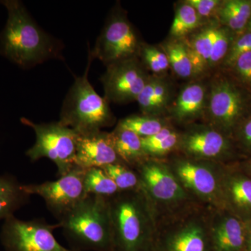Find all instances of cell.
<instances>
[{"instance_id": "19", "label": "cell", "mask_w": 251, "mask_h": 251, "mask_svg": "<svg viewBox=\"0 0 251 251\" xmlns=\"http://www.w3.org/2000/svg\"><path fill=\"white\" fill-rule=\"evenodd\" d=\"M110 135L117 154L126 166L135 170L150 158L144 151L139 135L118 126Z\"/></svg>"}, {"instance_id": "8", "label": "cell", "mask_w": 251, "mask_h": 251, "mask_svg": "<svg viewBox=\"0 0 251 251\" xmlns=\"http://www.w3.org/2000/svg\"><path fill=\"white\" fill-rule=\"evenodd\" d=\"M182 187L198 203L225 209L221 194L222 164L189 158L179 153L164 158Z\"/></svg>"}, {"instance_id": "7", "label": "cell", "mask_w": 251, "mask_h": 251, "mask_svg": "<svg viewBox=\"0 0 251 251\" xmlns=\"http://www.w3.org/2000/svg\"><path fill=\"white\" fill-rule=\"evenodd\" d=\"M209 92L208 125L232 139L239 126L251 115V92L228 72L214 79Z\"/></svg>"}, {"instance_id": "10", "label": "cell", "mask_w": 251, "mask_h": 251, "mask_svg": "<svg viewBox=\"0 0 251 251\" xmlns=\"http://www.w3.org/2000/svg\"><path fill=\"white\" fill-rule=\"evenodd\" d=\"M142 43L120 6L109 15L94 49H90L94 59L105 66L139 56Z\"/></svg>"}, {"instance_id": "35", "label": "cell", "mask_w": 251, "mask_h": 251, "mask_svg": "<svg viewBox=\"0 0 251 251\" xmlns=\"http://www.w3.org/2000/svg\"><path fill=\"white\" fill-rule=\"evenodd\" d=\"M186 4L192 6L202 19L217 14L222 1L219 0H187Z\"/></svg>"}, {"instance_id": "20", "label": "cell", "mask_w": 251, "mask_h": 251, "mask_svg": "<svg viewBox=\"0 0 251 251\" xmlns=\"http://www.w3.org/2000/svg\"><path fill=\"white\" fill-rule=\"evenodd\" d=\"M29 198L16 177L0 175V221L14 216L16 211L29 202Z\"/></svg>"}, {"instance_id": "27", "label": "cell", "mask_w": 251, "mask_h": 251, "mask_svg": "<svg viewBox=\"0 0 251 251\" xmlns=\"http://www.w3.org/2000/svg\"><path fill=\"white\" fill-rule=\"evenodd\" d=\"M102 168L113 181L120 192L140 189V178L138 173L125 163H113Z\"/></svg>"}, {"instance_id": "12", "label": "cell", "mask_w": 251, "mask_h": 251, "mask_svg": "<svg viewBox=\"0 0 251 251\" xmlns=\"http://www.w3.org/2000/svg\"><path fill=\"white\" fill-rule=\"evenodd\" d=\"M57 227L59 224L44 219L23 221L11 216L4 221L0 241L6 251H75L57 242L53 234Z\"/></svg>"}, {"instance_id": "6", "label": "cell", "mask_w": 251, "mask_h": 251, "mask_svg": "<svg viewBox=\"0 0 251 251\" xmlns=\"http://www.w3.org/2000/svg\"><path fill=\"white\" fill-rule=\"evenodd\" d=\"M135 171L139 176L140 191L146 198L155 219L200 204L185 191L164 158L150 157Z\"/></svg>"}, {"instance_id": "3", "label": "cell", "mask_w": 251, "mask_h": 251, "mask_svg": "<svg viewBox=\"0 0 251 251\" xmlns=\"http://www.w3.org/2000/svg\"><path fill=\"white\" fill-rule=\"evenodd\" d=\"M58 224L73 250L112 251L108 198L87 195Z\"/></svg>"}, {"instance_id": "16", "label": "cell", "mask_w": 251, "mask_h": 251, "mask_svg": "<svg viewBox=\"0 0 251 251\" xmlns=\"http://www.w3.org/2000/svg\"><path fill=\"white\" fill-rule=\"evenodd\" d=\"M77 133L75 166L87 170L123 163L114 148L110 133L96 130Z\"/></svg>"}, {"instance_id": "39", "label": "cell", "mask_w": 251, "mask_h": 251, "mask_svg": "<svg viewBox=\"0 0 251 251\" xmlns=\"http://www.w3.org/2000/svg\"><path fill=\"white\" fill-rule=\"evenodd\" d=\"M246 30L251 31V17L250 20H249V23H248L247 29H246Z\"/></svg>"}, {"instance_id": "15", "label": "cell", "mask_w": 251, "mask_h": 251, "mask_svg": "<svg viewBox=\"0 0 251 251\" xmlns=\"http://www.w3.org/2000/svg\"><path fill=\"white\" fill-rule=\"evenodd\" d=\"M239 162L223 165L221 194L225 209L247 222L251 220V176Z\"/></svg>"}, {"instance_id": "9", "label": "cell", "mask_w": 251, "mask_h": 251, "mask_svg": "<svg viewBox=\"0 0 251 251\" xmlns=\"http://www.w3.org/2000/svg\"><path fill=\"white\" fill-rule=\"evenodd\" d=\"M21 122L35 133V143L25 153L31 162L49 158L57 166L59 176L75 168L76 131L59 122L36 124L25 117L21 118Z\"/></svg>"}, {"instance_id": "28", "label": "cell", "mask_w": 251, "mask_h": 251, "mask_svg": "<svg viewBox=\"0 0 251 251\" xmlns=\"http://www.w3.org/2000/svg\"><path fill=\"white\" fill-rule=\"evenodd\" d=\"M236 36L237 34L228 28L220 24L217 26L209 59V67H214L221 64L226 58Z\"/></svg>"}, {"instance_id": "31", "label": "cell", "mask_w": 251, "mask_h": 251, "mask_svg": "<svg viewBox=\"0 0 251 251\" xmlns=\"http://www.w3.org/2000/svg\"><path fill=\"white\" fill-rule=\"evenodd\" d=\"M228 72L236 80L251 92V52L238 57Z\"/></svg>"}, {"instance_id": "5", "label": "cell", "mask_w": 251, "mask_h": 251, "mask_svg": "<svg viewBox=\"0 0 251 251\" xmlns=\"http://www.w3.org/2000/svg\"><path fill=\"white\" fill-rule=\"evenodd\" d=\"M88 49L87 67L83 75L75 77L63 101L59 122L77 133L102 130L115 123L108 100L99 96L89 80L94 60Z\"/></svg>"}, {"instance_id": "37", "label": "cell", "mask_w": 251, "mask_h": 251, "mask_svg": "<svg viewBox=\"0 0 251 251\" xmlns=\"http://www.w3.org/2000/svg\"><path fill=\"white\" fill-rule=\"evenodd\" d=\"M245 223V248L244 251H251V220Z\"/></svg>"}, {"instance_id": "25", "label": "cell", "mask_w": 251, "mask_h": 251, "mask_svg": "<svg viewBox=\"0 0 251 251\" xmlns=\"http://www.w3.org/2000/svg\"><path fill=\"white\" fill-rule=\"evenodd\" d=\"M117 126L133 132L140 138H147L156 134L168 125L161 119L143 115L126 117L120 120Z\"/></svg>"}, {"instance_id": "29", "label": "cell", "mask_w": 251, "mask_h": 251, "mask_svg": "<svg viewBox=\"0 0 251 251\" xmlns=\"http://www.w3.org/2000/svg\"><path fill=\"white\" fill-rule=\"evenodd\" d=\"M139 56L144 66L154 74H162L170 67L168 56L164 51L152 46L142 44ZM138 56V57H139Z\"/></svg>"}, {"instance_id": "17", "label": "cell", "mask_w": 251, "mask_h": 251, "mask_svg": "<svg viewBox=\"0 0 251 251\" xmlns=\"http://www.w3.org/2000/svg\"><path fill=\"white\" fill-rule=\"evenodd\" d=\"M209 234L212 251H244L245 223L226 209H211Z\"/></svg>"}, {"instance_id": "33", "label": "cell", "mask_w": 251, "mask_h": 251, "mask_svg": "<svg viewBox=\"0 0 251 251\" xmlns=\"http://www.w3.org/2000/svg\"><path fill=\"white\" fill-rule=\"evenodd\" d=\"M179 133L174 130L166 139L144 150L149 157L156 158H165L171 155V153L176 151L179 145Z\"/></svg>"}, {"instance_id": "36", "label": "cell", "mask_w": 251, "mask_h": 251, "mask_svg": "<svg viewBox=\"0 0 251 251\" xmlns=\"http://www.w3.org/2000/svg\"><path fill=\"white\" fill-rule=\"evenodd\" d=\"M174 130V128H172L170 126H168L165 127L164 128L160 130L156 134L151 135V136L147 137V138H141L143 150L151 148V147L154 146L157 144L161 143L163 140L166 139L167 137L169 136Z\"/></svg>"}, {"instance_id": "18", "label": "cell", "mask_w": 251, "mask_h": 251, "mask_svg": "<svg viewBox=\"0 0 251 251\" xmlns=\"http://www.w3.org/2000/svg\"><path fill=\"white\" fill-rule=\"evenodd\" d=\"M206 103L205 87L201 83L186 85L175 100L172 116L179 123L189 124L203 115Z\"/></svg>"}, {"instance_id": "24", "label": "cell", "mask_w": 251, "mask_h": 251, "mask_svg": "<svg viewBox=\"0 0 251 251\" xmlns=\"http://www.w3.org/2000/svg\"><path fill=\"white\" fill-rule=\"evenodd\" d=\"M84 186L87 195L110 198L120 193L118 188L103 168L85 170Z\"/></svg>"}, {"instance_id": "22", "label": "cell", "mask_w": 251, "mask_h": 251, "mask_svg": "<svg viewBox=\"0 0 251 251\" xmlns=\"http://www.w3.org/2000/svg\"><path fill=\"white\" fill-rule=\"evenodd\" d=\"M218 25H219L214 24V25L204 28L193 36L188 44L186 43L192 62L194 75L201 74L209 67V59Z\"/></svg>"}, {"instance_id": "21", "label": "cell", "mask_w": 251, "mask_h": 251, "mask_svg": "<svg viewBox=\"0 0 251 251\" xmlns=\"http://www.w3.org/2000/svg\"><path fill=\"white\" fill-rule=\"evenodd\" d=\"M221 25L236 34L244 32L251 17V0H227L222 1L217 13Z\"/></svg>"}, {"instance_id": "38", "label": "cell", "mask_w": 251, "mask_h": 251, "mask_svg": "<svg viewBox=\"0 0 251 251\" xmlns=\"http://www.w3.org/2000/svg\"><path fill=\"white\" fill-rule=\"evenodd\" d=\"M241 167L251 176V158L242 160L239 162Z\"/></svg>"}, {"instance_id": "23", "label": "cell", "mask_w": 251, "mask_h": 251, "mask_svg": "<svg viewBox=\"0 0 251 251\" xmlns=\"http://www.w3.org/2000/svg\"><path fill=\"white\" fill-rule=\"evenodd\" d=\"M164 49L170 67L178 76L188 78L194 75L192 62L185 41L175 39L168 43Z\"/></svg>"}, {"instance_id": "30", "label": "cell", "mask_w": 251, "mask_h": 251, "mask_svg": "<svg viewBox=\"0 0 251 251\" xmlns=\"http://www.w3.org/2000/svg\"><path fill=\"white\" fill-rule=\"evenodd\" d=\"M249 52H251V31L246 30L236 36L221 67L225 70H229L238 57Z\"/></svg>"}, {"instance_id": "1", "label": "cell", "mask_w": 251, "mask_h": 251, "mask_svg": "<svg viewBox=\"0 0 251 251\" xmlns=\"http://www.w3.org/2000/svg\"><path fill=\"white\" fill-rule=\"evenodd\" d=\"M7 20L0 33V54L23 69L50 60H64L62 41L50 35L36 23L19 0L0 1Z\"/></svg>"}, {"instance_id": "34", "label": "cell", "mask_w": 251, "mask_h": 251, "mask_svg": "<svg viewBox=\"0 0 251 251\" xmlns=\"http://www.w3.org/2000/svg\"><path fill=\"white\" fill-rule=\"evenodd\" d=\"M169 94V87L166 82L156 77L152 97L145 115L154 116L156 113L162 111V109L164 108L166 103H168Z\"/></svg>"}, {"instance_id": "32", "label": "cell", "mask_w": 251, "mask_h": 251, "mask_svg": "<svg viewBox=\"0 0 251 251\" xmlns=\"http://www.w3.org/2000/svg\"><path fill=\"white\" fill-rule=\"evenodd\" d=\"M232 139L244 160L251 158V115L239 126Z\"/></svg>"}, {"instance_id": "11", "label": "cell", "mask_w": 251, "mask_h": 251, "mask_svg": "<svg viewBox=\"0 0 251 251\" xmlns=\"http://www.w3.org/2000/svg\"><path fill=\"white\" fill-rule=\"evenodd\" d=\"M178 153L194 159L227 165L244 160L234 140L209 125H195L179 133Z\"/></svg>"}, {"instance_id": "2", "label": "cell", "mask_w": 251, "mask_h": 251, "mask_svg": "<svg viewBox=\"0 0 251 251\" xmlns=\"http://www.w3.org/2000/svg\"><path fill=\"white\" fill-rule=\"evenodd\" d=\"M111 251H151L156 219L140 189L108 198Z\"/></svg>"}, {"instance_id": "13", "label": "cell", "mask_w": 251, "mask_h": 251, "mask_svg": "<svg viewBox=\"0 0 251 251\" xmlns=\"http://www.w3.org/2000/svg\"><path fill=\"white\" fill-rule=\"evenodd\" d=\"M85 170L75 166L55 181L23 184L25 192L43 198L58 222L87 196L84 186Z\"/></svg>"}, {"instance_id": "26", "label": "cell", "mask_w": 251, "mask_h": 251, "mask_svg": "<svg viewBox=\"0 0 251 251\" xmlns=\"http://www.w3.org/2000/svg\"><path fill=\"white\" fill-rule=\"evenodd\" d=\"M202 18L192 6L184 2L176 9L171 26V34L175 39H180L197 29Z\"/></svg>"}, {"instance_id": "4", "label": "cell", "mask_w": 251, "mask_h": 251, "mask_svg": "<svg viewBox=\"0 0 251 251\" xmlns=\"http://www.w3.org/2000/svg\"><path fill=\"white\" fill-rule=\"evenodd\" d=\"M211 208L195 204L156 220L153 247L159 251H212L209 234Z\"/></svg>"}, {"instance_id": "14", "label": "cell", "mask_w": 251, "mask_h": 251, "mask_svg": "<svg viewBox=\"0 0 251 251\" xmlns=\"http://www.w3.org/2000/svg\"><path fill=\"white\" fill-rule=\"evenodd\" d=\"M106 67L100 81L103 85L104 98L108 103L124 104L136 100L150 77L138 57Z\"/></svg>"}]
</instances>
